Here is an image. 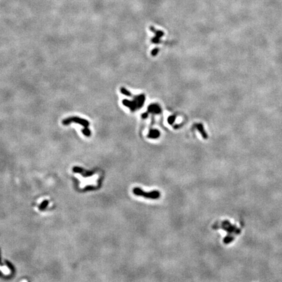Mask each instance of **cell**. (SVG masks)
I'll return each mask as SVG.
<instances>
[{
	"instance_id": "obj_1",
	"label": "cell",
	"mask_w": 282,
	"mask_h": 282,
	"mask_svg": "<svg viewBox=\"0 0 282 282\" xmlns=\"http://www.w3.org/2000/svg\"><path fill=\"white\" fill-rule=\"evenodd\" d=\"M71 123H79V124L81 125L82 127H84L82 129V133H83L86 137H90L91 135V131H90V129L88 128L89 126H90V122L86 119H83V118H81L80 117H77V116H71V117H69L67 118H65L64 120L62 121V124L64 126H68V125L70 124Z\"/></svg>"
},
{
	"instance_id": "obj_2",
	"label": "cell",
	"mask_w": 282,
	"mask_h": 282,
	"mask_svg": "<svg viewBox=\"0 0 282 282\" xmlns=\"http://www.w3.org/2000/svg\"><path fill=\"white\" fill-rule=\"evenodd\" d=\"M133 193L137 196H143L144 197L151 199H157L160 197V193L158 191H153L152 192H144L138 187H135L133 190Z\"/></svg>"
},
{
	"instance_id": "obj_3",
	"label": "cell",
	"mask_w": 282,
	"mask_h": 282,
	"mask_svg": "<svg viewBox=\"0 0 282 282\" xmlns=\"http://www.w3.org/2000/svg\"><path fill=\"white\" fill-rule=\"evenodd\" d=\"M220 228L224 229L225 231H226L227 232H229V234H231L232 232H234L235 234H238L240 232V229L236 227V226H233L230 223L229 221H225L224 222H223L221 223V227H219Z\"/></svg>"
},
{
	"instance_id": "obj_4",
	"label": "cell",
	"mask_w": 282,
	"mask_h": 282,
	"mask_svg": "<svg viewBox=\"0 0 282 282\" xmlns=\"http://www.w3.org/2000/svg\"><path fill=\"white\" fill-rule=\"evenodd\" d=\"M148 110H149L150 112H154V113H159V112H161V109L159 107L156 105H150Z\"/></svg>"
},
{
	"instance_id": "obj_5",
	"label": "cell",
	"mask_w": 282,
	"mask_h": 282,
	"mask_svg": "<svg viewBox=\"0 0 282 282\" xmlns=\"http://www.w3.org/2000/svg\"><path fill=\"white\" fill-rule=\"evenodd\" d=\"M150 29H151V30L153 31V32H154V33H156V39H154V40H153L154 41V43H159V42H158V41H159V39H158V38H159L161 36H162V35H163V33L162 32H161V31H158V32H156V31H155V29H154V27H151Z\"/></svg>"
},
{
	"instance_id": "obj_6",
	"label": "cell",
	"mask_w": 282,
	"mask_h": 282,
	"mask_svg": "<svg viewBox=\"0 0 282 282\" xmlns=\"http://www.w3.org/2000/svg\"><path fill=\"white\" fill-rule=\"evenodd\" d=\"M159 135H160V133L158 130H152L150 131L149 135H148V137L152 138H156L159 137Z\"/></svg>"
},
{
	"instance_id": "obj_7",
	"label": "cell",
	"mask_w": 282,
	"mask_h": 282,
	"mask_svg": "<svg viewBox=\"0 0 282 282\" xmlns=\"http://www.w3.org/2000/svg\"><path fill=\"white\" fill-rule=\"evenodd\" d=\"M196 127L198 129V130L200 131V133H201V135H202V137H203L204 138H207V135H206V133H205V131H204V129H203V127H202V126L201 124H197L196 125Z\"/></svg>"
},
{
	"instance_id": "obj_8",
	"label": "cell",
	"mask_w": 282,
	"mask_h": 282,
	"mask_svg": "<svg viewBox=\"0 0 282 282\" xmlns=\"http://www.w3.org/2000/svg\"><path fill=\"white\" fill-rule=\"evenodd\" d=\"M120 91H121V92H122V93L123 94V95H125V96H129V97H131V93L130 92H129V91H127L126 89L123 88H122L120 89Z\"/></svg>"
},
{
	"instance_id": "obj_9",
	"label": "cell",
	"mask_w": 282,
	"mask_h": 282,
	"mask_svg": "<svg viewBox=\"0 0 282 282\" xmlns=\"http://www.w3.org/2000/svg\"><path fill=\"white\" fill-rule=\"evenodd\" d=\"M174 119H175V116H170L169 118V123L170 124H172L174 122Z\"/></svg>"
},
{
	"instance_id": "obj_10",
	"label": "cell",
	"mask_w": 282,
	"mask_h": 282,
	"mask_svg": "<svg viewBox=\"0 0 282 282\" xmlns=\"http://www.w3.org/2000/svg\"><path fill=\"white\" fill-rule=\"evenodd\" d=\"M158 49H155V50H154L153 51H152V55H154V56L156 55V54H158Z\"/></svg>"
}]
</instances>
